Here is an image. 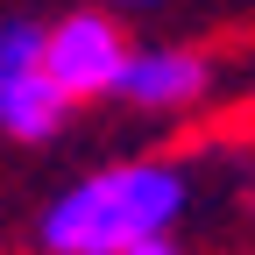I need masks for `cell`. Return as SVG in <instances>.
<instances>
[{"mask_svg": "<svg viewBox=\"0 0 255 255\" xmlns=\"http://www.w3.org/2000/svg\"><path fill=\"white\" fill-rule=\"evenodd\" d=\"M191 213V170L177 156H121L57 191L36 220L43 255H121L149 234H177Z\"/></svg>", "mask_w": 255, "mask_h": 255, "instance_id": "1", "label": "cell"}, {"mask_svg": "<svg viewBox=\"0 0 255 255\" xmlns=\"http://www.w3.org/2000/svg\"><path fill=\"white\" fill-rule=\"evenodd\" d=\"M71 128V100L43 78V21H0V135L7 142H57Z\"/></svg>", "mask_w": 255, "mask_h": 255, "instance_id": "2", "label": "cell"}, {"mask_svg": "<svg viewBox=\"0 0 255 255\" xmlns=\"http://www.w3.org/2000/svg\"><path fill=\"white\" fill-rule=\"evenodd\" d=\"M128 64V36L107 7H71L43 21V78L64 92L71 107L85 100H114V78Z\"/></svg>", "mask_w": 255, "mask_h": 255, "instance_id": "3", "label": "cell"}, {"mask_svg": "<svg viewBox=\"0 0 255 255\" xmlns=\"http://www.w3.org/2000/svg\"><path fill=\"white\" fill-rule=\"evenodd\" d=\"M206 92H213V64L177 43H128V64L114 78V100H128L135 114H184Z\"/></svg>", "mask_w": 255, "mask_h": 255, "instance_id": "4", "label": "cell"}, {"mask_svg": "<svg viewBox=\"0 0 255 255\" xmlns=\"http://www.w3.org/2000/svg\"><path fill=\"white\" fill-rule=\"evenodd\" d=\"M121 255H184V241H177V234H149V241L121 248Z\"/></svg>", "mask_w": 255, "mask_h": 255, "instance_id": "5", "label": "cell"}, {"mask_svg": "<svg viewBox=\"0 0 255 255\" xmlns=\"http://www.w3.org/2000/svg\"><path fill=\"white\" fill-rule=\"evenodd\" d=\"M114 7H163V0H114Z\"/></svg>", "mask_w": 255, "mask_h": 255, "instance_id": "6", "label": "cell"}]
</instances>
